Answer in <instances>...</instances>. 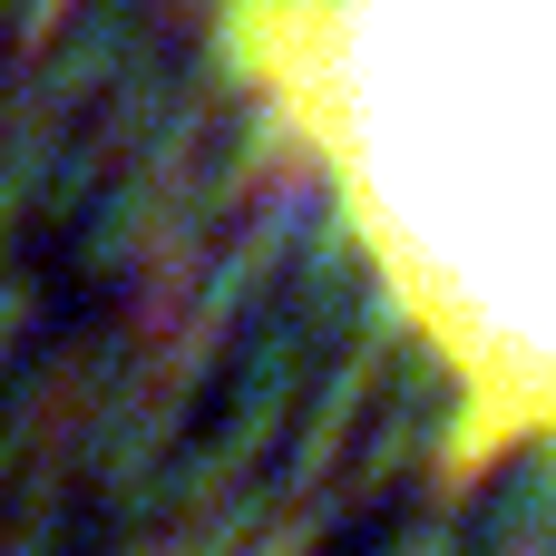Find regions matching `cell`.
<instances>
[{
  "mask_svg": "<svg viewBox=\"0 0 556 556\" xmlns=\"http://www.w3.org/2000/svg\"><path fill=\"white\" fill-rule=\"evenodd\" d=\"M215 49L440 362L459 459H556V0H215Z\"/></svg>",
  "mask_w": 556,
  "mask_h": 556,
  "instance_id": "1",
  "label": "cell"
}]
</instances>
